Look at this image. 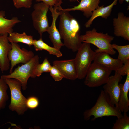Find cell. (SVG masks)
Returning <instances> with one entry per match:
<instances>
[{
  "label": "cell",
  "instance_id": "4316f807",
  "mask_svg": "<svg viewBox=\"0 0 129 129\" xmlns=\"http://www.w3.org/2000/svg\"><path fill=\"white\" fill-rule=\"evenodd\" d=\"M49 72L50 75L56 81H60L64 78L59 70L54 65L51 66Z\"/></svg>",
  "mask_w": 129,
  "mask_h": 129
},
{
  "label": "cell",
  "instance_id": "3957f363",
  "mask_svg": "<svg viewBox=\"0 0 129 129\" xmlns=\"http://www.w3.org/2000/svg\"><path fill=\"white\" fill-rule=\"evenodd\" d=\"M81 36L82 42L93 44L98 48L95 51L96 53L104 52L112 55L116 53L111 44L114 37L108 33L98 32L93 28L86 31L85 34Z\"/></svg>",
  "mask_w": 129,
  "mask_h": 129
},
{
  "label": "cell",
  "instance_id": "5b68a950",
  "mask_svg": "<svg viewBox=\"0 0 129 129\" xmlns=\"http://www.w3.org/2000/svg\"><path fill=\"white\" fill-rule=\"evenodd\" d=\"M90 44L83 42L77 51L74 59L77 79H79L85 78L95 55L96 53L91 49Z\"/></svg>",
  "mask_w": 129,
  "mask_h": 129
},
{
  "label": "cell",
  "instance_id": "d6986e66",
  "mask_svg": "<svg viewBox=\"0 0 129 129\" xmlns=\"http://www.w3.org/2000/svg\"><path fill=\"white\" fill-rule=\"evenodd\" d=\"M5 11H0V35L9 34L13 32V28L15 25L21 22L16 17L11 19L5 18Z\"/></svg>",
  "mask_w": 129,
  "mask_h": 129
},
{
  "label": "cell",
  "instance_id": "30bf717a",
  "mask_svg": "<svg viewBox=\"0 0 129 129\" xmlns=\"http://www.w3.org/2000/svg\"><path fill=\"white\" fill-rule=\"evenodd\" d=\"M122 76L117 71L114 75L110 76L106 83L104 84L103 91L111 103L118 108V102L120 89L119 83Z\"/></svg>",
  "mask_w": 129,
  "mask_h": 129
},
{
  "label": "cell",
  "instance_id": "cb8c5ba5",
  "mask_svg": "<svg viewBox=\"0 0 129 129\" xmlns=\"http://www.w3.org/2000/svg\"><path fill=\"white\" fill-rule=\"evenodd\" d=\"M112 129H129V117L126 113H123L121 117L117 118L112 128Z\"/></svg>",
  "mask_w": 129,
  "mask_h": 129
},
{
  "label": "cell",
  "instance_id": "9c48e42d",
  "mask_svg": "<svg viewBox=\"0 0 129 129\" xmlns=\"http://www.w3.org/2000/svg\"><path fill=\"white\" fill-rule=\"evenodd\" d=\"M11 43L12 45V48L8 55V59L11 64L10 74L12 72L13 68L17 64L26 63L35 56L32 51H28L24 48L21 49L17 43Z\"/></svg>",
  "mask_w": 129,
  "mask_h": 129
},
{
  "label": "cell",
  "instance_id": "603a6c76",
  "mask_svg": "<svg viewBox=\"0 0 129 129\" xmlns=\"http://www.w3.org/2000/svg\"><path fill=\"white\" fill-rule=\"evenodd\" d=\"M8 86L5 79L0 77V111L5 108L9 98L7 93Z\"/></svg>",
  "mask_w": 129,
  "mask_h": 129
},
{
  "label": "cell",
  "instance_id": "6da1fadb",
  "mask_svg": "<svg viewBox=\"0 0 129 129\" xmlns=\"http://www.w3.org/2000/svg\"><path fill=\"white\" fill-rule=\"evenodd\" d=\"M59 11L61 12L59 31L64 46L73 52L77 51L82 42L79 24L68 11Z\"/></svg>",
  "mask_w": 129,
  "mask_h": 129
},
{
  "label": "cell",
  "instance_id": "e0dca14e",
  "mask_svg": "<svg viewBox=\"0 0 129 129\" xmlns=\"http://www.w3.org/2000/svg\"><path fill=\"white\" fill-rule=\"evenodd\" d=\"M120 91L118 102V108L121 112L126 113L129 110V100L128 97L129 90V73L124 84H119Z\"/></svg>",
  "mask_w": 129,
  "mask_h": 129
},
{
  "label": "cell",
  "instance_id": "5bb4252c",
  "mask_svg": "<svg viewBox=\"0 0 129 129\" xmlns=\"http://www.w3.org/2000/svg\"><path fill=\"white\" fill-rule=\"evenodd\" d=\"M8 34L0 35V69L3 72L10 67L9 53L12 48V45L8 39Z\"/></svg>",
  "mask_w": 129,
  "mask_h": 129
},
{
  "label": "cell",
  "instance_id": "ffe728a7",
  "mask_svg": "<svg viewBox=\"0 0 129 129\" xmlns=\"http://www.w3.org/2000/svg\"><path fill=\"white\" fill-rule=\"evenodd\" d=\"M8 38L10 43H22L29 47L33 45L34 40L32 36L28 35L24 32L20 33L13 32L8 34Z\"/></svg>",
  "mask_w": 129,
  "mask_h": 129
},
{
  "label": "cell",
  "instance_id": "2e32d148",
  "mask_svg": "<svg viewBox=\"0 0 129 129\" xmlns=\"http://www.w3.org/2000/svg\"><path fill=\"white\" fill-rule=\"evenodd\" d=\"M79 4L76 6L71 8L63 9L62 8L58 10H62L69 11H80L83 13V15L89 18L91 16L93 12L99 6L100 0H80Z\"/></svg>",
  "mask_w": 129,
  "mask_h": 129
},
{
  "label": "cell",
  "instance_id": "52a82bcc",
  "mask_svg": "<svg viewBox=\"0 0 129 129\" xmlns=\"http://www.w3.org/2000/svg\"><path fill=\"white\" fill-rule=\"evenodd\" d=\"M112 71L94 62L91 64L87 71L84 83L92 88L104 85L108 81Z\"/></svg>",
  "mask_w": 129,
  "mask_h": 129
},
{
  "label": "cell",
  "instance_id": "8fae6325",
  "mask_svg": "<svg viewBox=\"0 0 129 129\" xmlns=\"http://www.w3.org/2000/svg\"><path fill=\"white\" fill-rule=\"evenodd\" d=\"M58 8L57 6H50L49 9L51 13L52 22L51 26L48 27L47 32L49 34V38L53 47L60 50L64 45L61 41L60 33L56 25L57 19L61 13L60 11H58Z\"/></svg>",
  "mask_w": 129,
  "mask_h": 129
},
{
  "label": "cell",
  "instance_id": "8992f818",
  "mask_svg": "<svg viewBox=\"0 0 129 129\" xmlns=\"http://www.w3.org/2000/svg\"><path fill=\"white\" fill-rule=\"evenodd\" d=\"M39 57L35 55L30 60L19 66L12 73L7 75H3L1 77L3 79L13 78L16 79L21 83L23 90L27 88V81L30 77L35 78L34 71L37 65L39 63Z\"/></svg>",
  "mask_w": 129,
  "mask_h": 129
},
{
  "label": "cell",
  "instance_id": "7402d4cb",
  "mask_svg": "<svg viewBox=\"0 0 129 129\" xmlns=\"http://www.w3.org/2000/svg\"><path fill=\"white\" fill-rule=\"evenodd\" d=\"M112 48L118 53V59L123 64L129 61V45L121 46L115 44H112Z\"/></svg>",
  "mask_w": 129,
  "mask_h": 129
},
{
  "label": "cell",
  "instance_id": "484cf974",
  "mask_svg": "<svg viewBox=\"0 0 129 129\" xmlns=\"http://www.w3.org/2000/svg\"><path fill=\"white\" fill-rule=\"evenodd\" d=\"M14 5L17 9L24 7L30 8L32 5L33 0H12Z\"/></svg>",
  "mask_w": 129,
  "mask_h": 129
},
{
  "label": "cell",
  "instance_id": "ac0fdd59",
  "mask_svg": "<svg viewBox=\"0 0 129 129\" xmlns=\"http://www.w3.org/2000/svg\"><path fill=\"white\" fill-rule=\"evenodd\" d=\"M118 1V0H114L110 4L105 7L103 5L99 6L93 12L90 18L85 24V27L86 28L90 27L93 21L97 17H101L107 19L110 15L112 8L117 5Z\"/></svg>",
  "mask_w": 129,
  "mask_h": 129
},
{
  "label": "cell",
  "instance_id": "9a60e30c",
  "mask_svg": "<svg viewBox=\"0 0 129 129\" xmlns=\"http://www.w3.org/2000/svg\"><path fill=\"white\" fill-rule=\"evenodd\" d=\"M93 61L112 71L117 70L124 64L118 58H113L109 54L104 52L96 53Z\"/></svg>",
  "mask_w": 129,
  "mask_h": 129
},
{
  "label": "cell",
  "instance_id": "d4e9b609",
  "mask_svg": "<svg viewBox=\"0 0 129 129\" xmlns=\"http://www.w3.org/2000/svg\"><path fill=\"white\" fill-rule=\"evenodd\" d=\"M51 66L48 59L45 58L42 63H39L36 66L34 71L35 76L39 77L43 73L49 72Z\"/></svg>",
  "mask_w": 129,
  "mask_h": 129
},
{
  "label": "cell",
  "instance_id": "83f0119b",
  "mask_svg": "<svg viewBox=\"0 0 129 129\" xmlns=\"http://www.w3.org/2000/svg\"><path fill=\"white\" fill-rule=\"evenodd\" d=\"M38 98L34 96H31L27 99L26 104L28 108L34 109L36 108L39 104Z\"/></svg>",
  "mask_w": 129,
  "mask_h": 129
},
{
  "label": "cell",
  "instance_id": "277c9868",
  "mask_svg": "<svg viewBox=\"0 0 129 129\" xmlns=\"http://www.w3.org/2000/svg\"><path fill=\"white\" fill-rule=\"evenodd\" d=\"M9 87L11 98L9 106L10 109L16 111L18 115L24 114L28 109L26 104V98L21 91L22 84L17 80L13 78L4 79Z\"/></svg>",
  "mask_w": 129,
  "mask_h": 129
},
{
  "label": "cell",
  "instance_id": "ba28073f",
  "mask_svg": "<svg viewBox=\"0 0 129 129\" xmlns=\"http://www.w3.org/2000/svg\"><path fill=\"white\" fill-rule=\"evenodd\" d=\"M50 6L43 2L35 4L31 15L33 26L42 37L49 27L47 16Z\"/></svg>",
  "mask_w": 129,
  "mask_h": 129
},
{
  "label": "cell",
  "instance_id": "4fadbf2b",
  "mask_svg": "<svg viewBox=\"0 0 129 129\" xmlns=\"http://www.w3.org/2000/svg\"><path fill=\"white\" fill-rule=\"evenodd\" d=\"M53 65L59 70L64 78L72 80L77 79L74 59L55 60L53 62Z\"/></svg>",
  "mask_w": 129,
  "mask_h": 129
},
{
  "label": "cell",
  "instance_id": "1f68e13d",
  "mask_svg": "<svg viewBox=\"0 0 129 129\" xmlns=\"http://www.w3.org/2000/svg\"><path fill=\"white\" fill-rule=\"evenodd\" d=\"M118 1L119 3L120 4H122L124 1H125L128 4H128L129 2V0H118Z\"/></svg>",
  "mask_w": 129,
  "mask_h": 129
},
{
  "label": "cell",
  "instance_id": "7a4b0ae2",
  "mask_svg": "<svg viewBox=\"0 0 129 129\" xmlns=\"http://www.w3.org/2000/svg\"><path fill=\"white\" fill-rule=\"evenodd\" d=\"M119 108L112 104L103 91L102 90L94 105L83 113L84 119L87 121L91 117H94L92 120L105 116H113L118 118L123 115Z\"/></svg>",
  "mask_w": 129,
  "mask_h": 129
},
{
  "label": "cell",
  "instance_id": "44dd1931",
  "mask_svg": "<svg viewBox=\"0 0 129 129\" xmlns=\"http://www.w3.org/2000/svg\"><path fill=\"white\" fill-rule=\"evenodd\" d=\"M33 45L36 51L45 50L48 52L50 54L55 56L58 58L62 56L60 50L47 44L43 41L42 37H40L38 40L34 39Z\"/></svg>",
  "mask_w": 129,
  "mask_h": 129
},
{
  "label": "cell",
  "instance_id": "7c38bea8",
  "mask_svg": "<svg viewBox=\"0 0 129 129\" xmlns=\"http://www.w3.org/2000/svg\"><path fill=\"white\" fill-rule=\"evenodd\" d=\"M114 34L117 37H121L129 41V17L123 12H119L117 18L113 19Z\"/></svg>",
  "mask_w": 129,
  "mask_h": 129
},
{
  "label": "cell",
  "instance_id": "4dcf8cb0",
  "mask_svg": "<svg viewBox=\"0 0 129 129\" xmlns=\"http://www.w3.org/2000/svg\"><path fill=\"white\" fill-rule=\"evenodd\" d=\"M55 1V4L54 6L58 7V9H60L62 7H61V5L62 3L63 0H54ZM80 0H70V1L71 2H75L77 1L79 2V1Z\"/></svg>",
  "mask_w": 129,
  "mask_h": 129
},
{
  "label": "cell",
  "instance_id": "f1b7e54d",
  "mask_svg": "<svg viewBox=\"0 0 129 129\" xmlns=\"http://www.w3.org/2000/svg\"><path fill=\"white\" fill-rule=\"evenodd\" d=\"M115 71L122 76L126 75L129 73V61L124 64L122 67Z\"/></svg>",
  "mask_w": 129,
  "mask_h": 129
},
{
  "label": "cell",
  "instance_id": "f546056e",
  "mask_svg": "<svg viewBox=\"0 0 129 129\" xmlns=\"http://www.w3.org/2000/svg\"><path fill=\"white\" fill-rule=\"evenodd\" d=\"M36 2L42 1L45 3L50 6H54L55 4V1L54 0H36Z\"/></svg>",
  "mask_w": 129,
  "mask_h": 129
}]
</instances>
